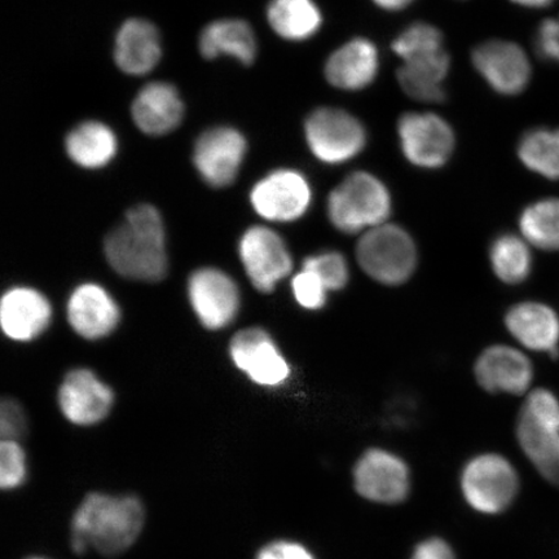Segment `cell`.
<instances>
[{
    "label": "cell",
    "mask_w": 559,
    "mask_h": 559,
    "mask_svg": "<svg viewBox=\"0 0 559 559\" xmlns=\"http://www.w3.org/2000/svg\"><path fill=\"white\" fill-rule=\"evenodd\" d=\"M105 257L118 275L136 282L157 283L167 274L166 233L155 206L129 210L120 226L104 242Z\"/></svg>",
    "instance_id": "cell-1"
},
{
    "label": "cell",
    "mask_w": 559,
    "mask_h": 559,
    "mask_svg": "<svg viewBox=\"0 0 559 559\" xmlns=\"http://www.w3.org/2000/svg\"><path fill=\"white\" fill-rule=\"evenodd\" d=\"M145 510L136 496L88 493L72 521V548L83 555L93 547L105 557H116L138 540Z\"/></svg>",
    "instance_id": "cell-2"
},
{
    "label": "cell",
    "mask_w": 559,
    "mask_h": 559,
    "mask_svg": "<svg viewBox=\"0 0 559 559\" xmlns=\"http://www.w3.org/2000/svg\"><path fill=\"white\" fill-rule=\"evenodd\" d=\"M393 201L380 178L367 171L347 175L328 198V218L341 233L365 234L388 223Z\"/></svg>",
    "instance_id": "cell-3"
},
{
    "label": "cell",
    "mask_w": 559,
    "mask_h": 559,
    "mask_svg": "<svg viewBox=\"0 0 559 559\" xmlns=\"http://www.w3.org/2000/svg\"><path fill=\"white\" fill-rule=\"evenodd\" d=\"M356 260L370 278L395 286L414 275L418 255L416 243L407 230L383 223L362 234L356 245Z\"/></svg>",
    "instance_id": "cell-4"
},
{
    "label": "cell",
    "mask_w": 559,
    "mask_h": 559,
    "mask_svg": "<svg viewBox=\"0 0 559 559\" xmlns=\"http://www.w3.org/2000/svg\"><path fill=\"white\" fill-rule=\"evenodd\" d=\"M304 131L313 157L326 165L348 163L358 157L368 143V132L360 118L331 105L311 110Z\"/></svg>",
    "instance_id": "cell-5"
},
{
    "label": "cell",
    "mask_w": 559,
    "mask_h": 559,
    "mask_svg": "<svg viewBox=\"0 0 559 559\" xmlns=\"http://www.w3.org/2000/svg\"><path fill=\"white\" fill-rule=\"evenodd\" d=\"M396 132L403 156L419 169H440L456 148L452 124L436 111H405L397 120Z\"/></svg>",
    "instance_id": "cell-6"
},
{
    "label": "cell",
    "mask_w": 559,
    "mask_h": 559,
    "mask_svg": "<svg viewBox=\"0 0 559 559\" xmlns=\"http://www.w3.org/2000/svg\"><path fill=\"white\" fill-rule=\"evenodd\" d=\"M464 498L474 510L499 514L513 504L520 478L514 466L501 454L486 453L474 457L461 475Z\"/></svg>",
    "instance_id": "cell-7"
},
{
    "label": "cell",
    "mask_w": 559,
    "mask_h": 559,
    "mask_svg": "<svg viewBox=\"0 0 559 559\" xmlns=\"http://www.w3.org/2000/svg\"><path fill=\"white\" fill-rule=\"evenodd\" d=\"M472 66L493 93L520 96L533 80V64L524 48L516 41L493 38L473 48Z\"/></svg>",
    "instance_id": "cell-8"
},
{
    "label": "cell",
    "mask_w": 559,
    "mask_h": 559,
    "mask_svg": "<svg viewBox=\"0 0 559 559\" xmlns=\"http://www.w3.org/2000/svg\"><path fill=\"white\" fill-rule=\"evenodd\" d=\"M312 200L309 180L292 169L272 171L258 181L250 202L258 215L270 222H295L306 214Z\"/></svg>",
    "instance_id": "cell-9"
},
{
    "label": "cell",
    "mask_w": 559,
    "mask_h": 559,
    "mask_svg": "<svg viewBox=\"0 0 559 559\" xmlns=\"http://www.w3.org/2000/svg\"><path fill=\"white\" fill-rule=\"evenodd\" d=\"M239 251L245 272L257 290L274 292L276 285L290 275V251L274 229L263 226L249 228L241 237Z\"/></svg>",
    "instance_id": "cell-10"
},
{
    "label": "cell",
    "mask_w": 559,
    "mask_h": 559,
    "mask_svg": "<svg viewBox=\"0 0 559 559\" xmlns=\"http://www.w3.org/2000/svg\"><path fill=\"white\" fill-rule=\"evenodd\" d=\"M354 485L361 498L377 504H400L408 498L409 469L394 453L368 450L355 465Z\"/></svg>",
    "instance_id": "cell-11"
},
{
    "label": "cell",
    "mask_w": 559,
    "mask_h": 559,
    "mask_svg": "<svg viewBox=\"0 0 559 559\" xmlns=\"http://www.w3.org/2000/svg\"><path fill=\"white\" fill-rule=\"evenodd\" d=\"M193 311L210 331H219L236 319L240 310V290L233 277L218 269L193 272L188 282Z\"/></svg>",
    "instance_id": "cell-12"
},
{
    "label": "cell",
    "mask_w": 559,
    "mask_h": 559,
    "mask_svg": "<svg viewBox=\"0 0 559 559\" xmlns=\"http://www.w3.org/2000/svg\"><path fill=\"white\" fill-rule=\"evenodd\" d=\"M247 150V139L241 132L223 126L205 131L198 139L193 163L209 186L225 188L237 178Z\"/></svg>",
    "instance_id": "cell-13"
},
{
    "label": "cell",
    "mask_w": 559,
    "mask_h": 559,
    "mask_svg": "<svg viewBox=\"0 0 559 559\" xmlns=\"http://www.w3.org/2000/svg\"><path fill=\"white\" fill-rule=\"evenodd\" d=\"M229 354L235 366L261 386L276 388L289 379L288 361L262 328H248L237 333L230 340Z\"/></svg>",
    "instance_id": "cell-14"
},
{
    "label": "cell",
    "mask_w": 559,
    "mask_h": 559,
    "mask_svg": "<svg viewBox=\"0 0 559 559\" xmlns=\"http://www.w3.org/2000/svg\"><path fill=\"white\" fill-rule=\"evenodd\" d=\"M380 68V50L374 41L366 37H354L328 56L323 73L328 85L333 88L358 93L373 85Z\"/></svg>",
    "instance_id": "cell-15"
},
{
    "label": "cell",
    "mask_w": 559,
    "mask_h": 559,
    "mask_svg": "<svg viewBox=\"0 0 559 559\" xmlns=\"http://www.w3.org/2000/svg\"><path fill=\"white\" fill-rule=\"evenodd\" d=\"M115 394L93 370L73 369L62 381L59 405L70 423L91 426L103 421L114 407Z\"/></svg>",
    "instance_id": "cell-16"
},
{
    "label": "cell",
    "mask_w": 559,
    "mask_h": 559,
    "mask_svg": "<svg viewBox=\"0 0 559 559\" xmlns=\"http://www.w3.org/2000/svg\"><path fill=\"white\" fill-rule=\"evenodd\" d=\"M474 374L479 386L488 393L521 395L533 382L534 368L519 349L493 345L479 355Z\"/></svg>",
    "instance_id": "cell-17"
},
{
    "label": "cell",
    "mask_w": 559,
    "mask_h": 559,
    "mask_svg": "<svg viewBox=\"0 0 559 559\" xmlns=\"http://www.w3.org/2000/svg\"><path fill=\"white\" fill-rule=\"evenodd\" d=\"M120 319L116 300L100 285L83 284L69 298V324L83 338L107 337L116 330Z\"/></svg>",
    "instance_id": "cell-18"
},
{
    "label": "cell",
    "mask_w": 559,
    "mask_h": 559,
    "mask_svg": "<svg viewBox=\"0 0 559 559\" xmlns=\"http://www.w3.org/2000/svg\"><path fill=\"white\" fill-rule=\"evenodd\" d=\"M52 307L48 299L32 288H13L5 293L0 305V324L13 341L37 338L51 323Z\"/></svg>",
    "instance_id": "cell-19"
},
{
    "label": "cell",
    "mask_w": 559,
    "mask_h": 559,
    "mask_svg": "<svg viewBox=\"0 0 559 559\" xmlns=\"http://www.w3.org/2000/svg\"><path fill=\"white\" fill-rule=\"evenodd\" d=\"M185 116V104L177 87L167 82L146 85L132 104V118L146 135L160 136L178 128Z\"/></svg>",
    "instance_id": "cell-20"
},
{
    "label": "cell",
    "mask_w": 559,
    "mask_h": 559,
    "mask_svg": "<svg viewBox=\"0 0 559 559\" xmlns=\"http://www.w3.org/2000/svg\"><path fill=\"white\" fill-rule=\"evenodd\" d=\"M160 55L159 33L148 20L130 19L118 31L115 60L123 73L145 75L157 67Z\"/></svg>",
    "instance_id": "cell-21"
},
{
    "label": "cell",
    "mask_w": 559,
    "mask_h": 559,
    "mask_svg": "<svg viewBox=\"0 0 559 559\" xmlns=\"http://www.w3.org/2000/svg\"><path fill=\"white\" fill-rule=\"evenodd\" d=\"M506 325L524 347L558 358L559 318L549 306L539 302L515 305L507 312Z\"/></svg>",
    "instance_id": "cell-22"
},
{
    "label": "cell",
    "mask_w": 559,
    "mask_h": 559,
    "mask_svg": "<svg viewBox=\"0 0 559 559\" xmlns=\"http://www.w3.org/2000/svg\"><path fill=\"white\" fill-rule=\"evenodd\" d=\"M451 70L449 51L403 61L396 80L405 95L425 104L442 103L445 99L444 83Z\"/></svg>",
    "instance_id": "cell-23"
},
{
    "label": "cell",
    "mask_w": 559,
    "mask_h": 559,
    "mask_svg": "<svg viewBox=\"0 0 559 559\" xmlns=\"http://www.w3.org/2000/svg\"><path fill=\"white\" fill-rule=\"evenodd\" d=\"M199 48L205 59L230 56L243 66L253 64L258 53L255 33L242 20H219L209 24L200 35Z\"/></svg>",
    "instance_id": "cell-24"
},
{
    "label": "cell",
    "mask_w": 559,
    "mask_h": 559,
    "mask_svg": "<svg viewBox=\"0 0 559 559\" xmlns=\"http://www.w3.org/2000/svg\"><path fill=\"white\" fill-rule=\"evenodd\" d=\"M267 21L280 38L299 44L319 34L324 15L314 0H271Z\"/></svg>",
    "instance_id": "cell-25"
},
{
    "label": "cell",
    "mask_w": 559,
    "mask_h": 559,
    "mask_svg": "<svg viewBox=\"0 0 559 559\" xmlns=\"http://www.w3.org/2000/svg\"><path fill=\"white\" fill-rule=\"evenodd\" d=\"M66 146L74 164L85 169H99L115 158L118 143L107 124L88 121L69 132Z\"/></svg>",
    "instance_id": "cell-26"
},
{
    "label": "cell",
    "mask_w": 559,
    "mask_h": 559,
    "mask_svg": "<svg viewBox=\"0 0 559 559\" xmlns=\"http://www.w3.org/2000/svg\"><path fill=\"white\" fill-rule=\"evenodd\" d=\"M516 155L528 170L559 180V128H534L521 136Z\"/></svg>",
    "instance_id": "cell-27"
},
{
    "label": "cell",
    "mask_w": 559,
    "mask_h": 559,
    "mask_svg": "<svg viewBox=\"0 0 559 559\" xmlns=\"http://www.w3.org/2000/svg\"><path fill=\"white\" fill-rule=\"evenodd\" d=\"M489 261L495 275L509 285L523 283L533 270V255L527 241L512 234L501 235L492 242Z\"/></svg>",
    "instance_id": "cell-28"
},
{
    "label": "cell",
    "mask_w": 559,
    "mask_h": 559,
    "mask_svg": "<svg viewBox=\"0 0 559 559\" xmlns=\"http://www.w3.org/2000/svg\"><path fill=\"white\" fill-rule=\"evenodd\" d=\"M521 233L534 247L547 251L559 250V199H544L523 210Z\"/></svg>",
    "instance_id": "cell-29"
},
{
    "label": "cell",
    "mask_w": 559,
    "mask_h": 559,
    "mask_svg": "<svg viewBox=\"0 0 559 559\" xmlns=\"http://www.w3.org/2000/svg\"><path fill=\"white\" fill-rule=\"evenodd\" d=\"M391 48L402 62L424 58L445 51L444 34L435 24L416 21L396 35Z\"/></svg>",
    "instance_id": "cell-30"
},
{
    "label": "cell",
    "mask_w": 559,
    "mask_h": 559,
    "mask_svg": "<svg viewBox=\"0 0 559 559\" xmlns=\"http://www.w3.org/2000/svg\"><path fill=\"white\" fill-rule=\"evenodd\" d=\"M304 269L314 272L330 292L344 289L349 280L346 258L338 251H323L306 258Z\"/></svg>",
    "instance_id": "cell-31"
},
{
    "label": "cell",
    "mask_w": 559,
    "mask_h": 559,
    "mask_svg": "<svg viewBox=\"0 0 559 559\" xmlns=\"http://www.w3.org/2000/svg\"><path fill=\"white\" fill-rule=\"evenodd\" d=\"M26 478L25 452L16 440L3 439L0 443V486L13 489Z\"/></svg>",
    "instance_id": "cell-32"
},
{
    "label": "cell",
    "mask_w": 559,
    "mask_h": 559,
    "mask_svg": "<svg viewBox=\"0 0 559 559\" xmlns=\"http://www.w3.org/2000/svg\"><path fill=\"white\" fill-rule=\"evenodd\" d=\"M292 289L298 305L311 311L323 309L328 292H330L314 272L304 267L293 277Z\"/></svg>",
    "instance_id": "cell-33"
},
{
    "label": "cell",
    "mask_w": 559,
    "mask_h": 559,
    "mask_svg": "<svg viewBox=\"0 0 559 559\" xmlns=\"http://www.w3.org/2000/svg\"><path fill=\"white\" fill-rule=\"evenodd\" d=\"M534 45L544 60L559 64V15L542 21L535 32Z\"/></svg>",
    "instance_id": "cell-34"
},
{
    "label": "cell",
    "mask_w": 559,
    "mask_h": 559,
    "mask_svg": "<svg viewBox=\"0 0 559 559\" xmlns=\"http://www.w3.org/2000/svg\"><path fill=\"white\" fill-rule=\"evenodd\" d=\"M26 435V418L21 404L4 400L0 407V436L2 439L20 442Z\"/></svg>",
    "instance_id": "cell-35"
},
{
    "label": "cell",
    "mask_w": 559,
    "mask_h": 559,
    "mask_svg": "<svg viewBox=\"0 0 559 559\" xmlns=\"http://www.w3.org/2000/svg\"><path fill=\"white\" fill-rule=\"evenodd\" d=\"M257 559H314L304 545L293 542H274L258 551Z\"/></svg>",
    "instance_id": "cell-36"
},
{
    "label": "cell",
    "mask_w": 559,
    "mask_h": 559,
    "mask_svg": "<svg viewBox=\"0 0 559 559\" xmlns=\"http://www.w3.org/2000/svg\"><path fill=\"white\" fill-rule=\"evenodd\" d=\"M411 559H456V556L449 543L439 537H432L417 545Z\"/></svg>",
    "instance_id": "cell-37"
},
{
    "label": "cell",
    "mask_w": 559,
    "mask_h": 559,
    "mask_svg": "<svg viewBox=\"0 0 559 559\" xmlns=\"http://www.w3.org/2000/svg\"><path fill=\"white\" fill-rule=\"evenodd\" d=\"M370 2L381 11L395 13L409 9L416 0H370Z\"/></svg>",
    "instance_id": "cell-38"
},
{
    "label": "cell",
    "mask_w": 559,
    "mask_h": 559,
    "mask_svg": "<svg viewBox=\"0 0 559 559\" xmlns=\"http://www.w3.org/2000/svg\"><path fill=\"white\" fill-rule=\"evenodd\" d=\"M509 2L522 7V9L542 10L555 4L557 0H509Z\"/></svg>",
    "instance_id": "cell-39"
},
{
    "label": "cell",
    "mask_w": 559,
    "mask_h": 559,
    "mask_svg": "<svg viewBox=\"0 0 559 559\" xmlns=\"http://www.w3.org/2000/svg\"><path fill=\"white\" fill-rule=\"evenodd\" d=\"M29 559H44V558H29Z\"/></svg>",
    "instance_id": "cell-40"
}]
</instances>
